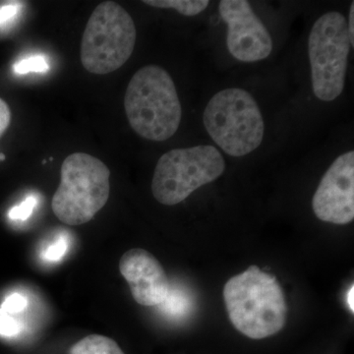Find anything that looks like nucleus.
Listing matches in <instances>:
<instances>
[{"mask_svg":"<svg viewBox=\"0 0 354 354\" xmlns=\"http://www.w3.org/2000/svg\"><path fill=\"white\" fill-rule=\"evenodd\" d=\"M223 299L230 322L249 339H262L283 329L288 304L276 277L256 265L228 279Z\"/></svg>","mask_w":354,"mask_h":354,"instance_id":"nucleus-1","label":"nucleus"},{"mask_svg":"<svg viewBox=\"0 0 354 354\" xmlns=\"http://www.w3.org/2000/svg\"><path fill=\"white\" fill-rule=\"evenodd\" d=\"M124 109L132 129L151 141L171 138L183 118L176 84L167 70L157 65H147L133 75Z\"/></svg>","mask_w":354,"mask_h":354,"instance_id":"nucleus-2","label":"nucleus"},{"mask_svg":"<svg viewBox=\"0 0 354 354\" xmlns=\"http://www.w3.org/2000/svg\"><path fill=\"white\" fill-rule=\"evenodd\" d=\"M111 171L104 162L86 153L65 158L60 183L51 201V209L65 225L88 223L108 202Z\"/></svg>","mask_w":354,"mask_h":354,"instance_id":"nucleus-3","label":"nucleus"},{"mask_svg":"<svg viewBox=\"0 0 354 354\" xmlns=\"http://www.w3.org/2000/svg\"><path fill=\"white\" fill-rule=\"evenodd\" d=\"M203 122L216 145L232 157L252 153L264 138V120L259 106L243 88L216 93L205 109Z\"/></svg>","mask_w":354,"mask_h":354,"instance_id":"nucleus-4","label":"nucleus"},{"mask_svg":"<svg viewBox=\"0 0 354 354\" xmlns=\"http://www.w3.org/2000/svg\"><path fill=\"white\" fill-rule=\"evenodd\" d=\"M137 32L130 14L120 4L104 1L88 18L81 41V62L90 73L106 75L131 57Z\"/></svg>","mask_w":354,"mask_h":354,"instance_id":"nucleus-5","label":"nucleus"},{"mask_svg":"<svg viewBox=\"0 0 354 354\" xmlns=\"http://www.w3.org/2000/svg\"><path fill=\"white\" fill-rule=\"evenodd\" d=\"M225 169V158L214 146L174 149L158 160L152 180L153 197L160 204L174 206L215 181Z\"/></svg>","mask_w":354,"mask_h":354,"instance_id":"nucleus-6","label":"nucleus"},{"mask_svg":"<svg viewBox=\"0 0 354 354\" xmlns=\"http://www.w3.org/2000/svg\"><path fill=\"white\" fill-rule=\"evenodd\" d=\"M308 53L314 94L321 101H335L344 88L351 53L348 22L342 13L330 11L314 23Z\"/></svg>","mask_w":354,"mask_h":354,"instance_id":"nucleus-7","label":"nucleus"},{"mask_svg":"<svg viewBox=\"0 0 354 354\" xmlns=\"http://www.w3.org/2000/svg\"><path fill=\"white\" fill-rule=\"evenodd\" d=\"M221 18L227 23L230 55L243 62H255L271 55V35L246 0H223Z\"/></svg>","mask_w":354,"mask_h":354,"instance_id":"nucleus-8","label":"nucleus"},{"mask_svg":"<svg viewBox=\"0 0 354 354\" xmlns=\"http://www.w3.org/2000/svg\"><path fill=\"white\" fill-rule=\"evenodd\" d=\"M312 208L319 220L348 225L354 218V152L342 153L324 174Z\"/></svg>","mask_w":354,"mask_h":354,"instance_id":"nucleus-9","label":"nucleus"},{"mask_svg":"<svg viewBox=\"0 0 354 354\" xmlns=\"http://www.w3.org/2000/svg\"><path fill=\"white\" fill-rule=\"evenodd\" d=\"M120 271L130 286L135 301L143 306H158L165 301L169 281L157 258L142 248L123 254Z\"/></svg>","mask_w":354,"mask_h":354,"instance_id":"nucleus-10","label":"nucleus"},{"mask_svg":"<svg viewBox=\"0 0 354 354\" xmlns=\"http://www.w3.org/2000/svg\"><path fill=\"white\" fill-rule=\"evenodd\" d=\"M69 354H124L113 339L101 335H91L74 344Z\"/></svg>","mask_w":354,"mask_h":354,"instance_id":"nucleus-11","label":"nucleus"},{"mask_svg":"<svg viewBox=\"0 0 354 354\" xmlns=\"http://www.w3.org/2000/svg\"><path fill=\"white\" fill-rule=\"evenodd\" d=\"M147 6L158 8H171L185 16H195L206 10L208 0H145Z\"/></svg>","mask_w":354,"mask_h":354,"instance_id":"nucleus-12","label":"nucleus"},{"mask_svg":"<svg viewBox=\"0 0 354 354\" xmlns=\"http://www.w3.org/2000/svg\"><path fill=\"white\" fill-rule=\"evenodd\" d=\"M164 306L165 313L174 317L186 315L189 311L191 299L189 295L180 288H171L169 286V293L162 304L158 306Z\"/></svg>","mask_w":354,"mask_h":354,"instance_id":"nucleus-13","label":"nucleus"},{"mask_svg":"<svg viewBox=\"0 0 354 354\" xmlns=\"http://www.w3.org/2000/svg\"><path fill=\"white\" fill-rule=\"evenodd\" d=\"M48 70H50V65H48L46 58L41 57V55L24 58L20 62H16L14 65V71L19 75L30 73V72L46 73Z\"/></svg>","mask_w":354,"mask_h":354,"instance_id":"nucleus-14","label":"nucleus"},{"mask_svg":"<svg viewBox=\"0 0 354 354\" xmlns=\"http://www.w3.org/2000/svg\"><path fill=\"white\" fill-rule=\"evenodd\" d=\"M38 200L34 195L26 198L20 205L13 207L9 211V218L14 221H26L31 216Z\"/></svg>","mask_w":354,"mask_h":354,"instance_id":"nucleus-15","label":"nucleus"},{"mask_svg":"<svg viewBox=\"0 0 354 354\" xmlns=\"http://www.w3.org/2000/svg\"><path fill=\"white\" fill-rule=\"evenodd\" d=\"M67 249H68V239L64 235H62L58 237L57 241L53 242L44 251L43 258L50 262H57L64 258Z\"/></svg>","mask_w":354,"mask_h":354,"instance_id":"nucleus-16","label":"nucleus"},{"mask_svg":"<svg viewBox=\"0 0 354 354\" xmlns=\"http://www.w3.org/2000/svg\"><path fill=\"white\" fill-rule=\"evenodd\" d=\"M23 330L22 324L0 309V335L14 337Z\"/></svg>","mask_w":354,"mask_h":354,"instance_id":"nucleus-17","label":"nucleus"},{"mask_svg":"<svg viewBox=\"0 0 354 354\" xmlns=\"http://www.w3.org/2000/svg\"><path fill=\"white\" fill-rule=\"evenodd\" d=\"M27 298L24 295H20V293H13L4 300L0 309L6 312V314L20 313L27 307Z\"/></svg>","mask_w":354,"mask_h":354,"instance_id":"nucleus-18","label":"nucleus"},{"mask_svg":"<svg viewBox=\"0 0 354 354\" xmlns=\"http://www.w3.org/2000/svg\"><path fill=\"white\" fill-rule=\"evenodd\" d=\"M21 2H10L0 6V26L14 19L19 12Z\"/></svg>","mask_w":354,"mask_h":354,"instance_id":"nucleus-19","label":"nucleus"},{"mask_svg":"<svg viewBox=\"0 0 354 354\" xmlns=\"http://www.w3.org/2000/svg\"><path fill=\"white\" fill-rule=\"evenodd\" d=\"M11 122V111L8 104L0 99V136L8 129Z\"/></svg>","mask_w":354,"mask_h":354,"instance_id":"nucleus-20","label":"nucleus"},{"mask_svg":"<svg viewBox=\"0 0 354 354\" xmlns=\"http://www.w3.org/2000/svg\"><path fill=\"white\" fill-rule=\"evenodd\" d=\"M354 2L351 3V9H349L348 29L349 34V41H351V46H354Z\"/></svg>","mask_w":354,"mask_h":354,"instance_id":"nucleus-21","label":"nucleus"},{"mask_svg":"<svg viewBox=\"0 0 354 354\" xmlns=\"http://www.w3.org/2000/svg\"><path fill=\"white\" fill-rule=\"evenodd\" d=\"M346 300H348V304L349 309L351 310V312L354 311V288L353 285L351 286V290H348V297H346Z\"/></svg>","mask_w":354,"mask_h":354,"instance_id":"nucleus-22","label":"nucleus"}]
</instances>
